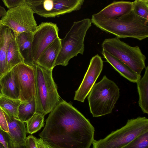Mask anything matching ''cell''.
<instances>
[{
    "instance_id": "10",
    "label": "cell",
    "mask_w": 148,
    "mask_h": 148,
    "mask_svg": "<svg viewBox=\"0 0 148 148\" xmlns=\"http://www.w3.org/2000/svg\"><path fill=\"white\" fill-rule=\"evenodd\" d=\"M18 89L22 102L31 101L35 97V79L33 66L24 63L17 65L11 70Z\"/></svg>"
},
{
    "instance_id": "15",
    "label": "cell",
    "mask_w": 148,
    "mask_h": 148,
    "mask_svg": "<svg viewBox=\"0 0 148 148\" xmlns=\"http://www.w3.org/2000/svg\"><path fill=\"white\" fill-rule=\"evenodd\" d=\"M4 113L8 124V133L12 143L17 145L25 144L27 132L25 123Z\"/></svg>"
},
{
    "instance_id": "14",
    "label": "cell",
    "mask_w": 148,
    "mask_h": 148,
    "mask_svg": "<svg viewBox=\"0 0 148 148\" xmlns=\"http://www.w3.org/2000/svg\"><path fill=\"white\" fill-rule=\"evenodd\" d=\"M61 39H55L43 51L36 64L47 69L53 70L61 49Z\"/></svg>"
},
{
    "instance_id": "35",
    "label": "cell",
    "mask_w": 148,
    "mask_h": 148,
    "mask_svg": "<svg viewBox=\"0 0 148 148\" xmlns=\"http://www.w3.org/2000/svg\"><path fill=\"white\" fill-rule=\"evenodd\" d=\"M0 148H5L3 145L1 143H0Z\"/></svg>"
},
{
    "instance_id": "24",
    "label": "cell",
    "mask_w": 148,
    "mask_h": 148,
    "mask_svg": "<svg viewBox=\"0 0 148 148\" xmlns=\"http://www.w3.org/2000/svg\"><path fill=\"white\" fill-rule=\"evenodd\" d=\"M44 116L36 112L26 122L27 132L30 134L34 133L44 126Z\"/></svg>"
},
{
    "instance_id": "9",
    "label": "cell",
    "mask_w": 148,
    "mask_h": 148,
    "mask_svg": "<svg viewBox=\"0 0 148 148\" xmlns=\"http://www.w3.org/2000/svg\"><path fill=\"white\" fill-rule=\"evenodd\" d=\"M34 13L54 18L80 10L84 0H25Z\"/></svg>"
},
{
    "instance_id": "37",
    "label": "cell",
    "mask_w": 148,
    "mask_h": 148,
    "mask_svg": "<svg viewBox=\"0 0 148 148\" xmlns=\"http://www.w3.org/2000/svg\"><path fill=\"white\" fill-rule=\"evenodd\" d=\"M1 86L0 82V95L1 94Z\"/></svg>"
},
{
    "instance_id": "30",
    "label": "cell",
    "mask_w": 148,
    "mask_h": 148,
    "mask_svg": "<svg viewBox=\"0 0 148 148\" xmlns=\"http://www.w3.org/2000/svg\"><path fill=\"white\" fill-rule=\"evenodd\" d=\"M36 138L32 135L26 137L25 145L26 148H37L36 144Z\"/></svg>"
},
{
    "instance_id": "23",
    "label": "cell",
    "mask_w": 148,
    "mask_h": 148,
    "mask_svg": "<svg viewBox=\"0 0 148 148\" xmlns=\"http://www.w3.org/2000/svg\"><path fill=\"white\" fill-rule=\"evenodd\" d=\"M36 112V104L35 97L30 101L21 102L18 110V119L21 121L26 123Z\"/></svg>"
},
{
    "instance_id": "32",
    "label": "cell",
    "mask_w": 148,
    "mask_h": 148,
    "mask_svg": "<svg viewBox=\"0 0 148 148\" xmlns=\"http://www.w3.org/2000/svg\"><path fill=\"white\" fill-rule=\"evenodd\" d=\"M7 13V11L4 8L0 5V17L3 16Z\"/></svg>"
},
{
    "instance_id": "6",
    "label": "cell",
    "mask_w": 148,
    "mask_h": 148,
    "mask_svg": "<svg viewBox=\"0 0 148 148\" xmlns=\"http://www.w3.org/2000/svg\"><path fill=\"white\" fill-rule=\"evenodd\" d=\"M148 131V119L139 116L128 119L121 128L105 138L94 140L92 148H122L141 134Z\"/></svg>"
},
{
    "instance_id": "27",
    "label": "cell",
    "mask_w": 148,
    "mask_h": 148,
    "mask_svg": "<svg viewBox=\"0 0 148 148\" xmlns=\"http://www.w3.org/2000/svg\"><path fill=\"white\" fill-rule=\"evenodd\" d=\"M0 143L5 148H11L12 141L8 133L2 130L0 127Z\"/></svg>"
},
{
    "instance_id": "13",
    "label": "cell",
    "mask_w": 148,
    "mask_h": 148,
    "mask_svg": "<svg viewBox=\"0 0 148 148\" xmlns=\"http://www.w3.org/2000/svg\"><path fill=\"white\" fill-rule=\"evenodd\" d=\"M132 2L114 1L98 12L93 14L91 19L96 20L114 19L126 14L132 11Z\"/></svg>"
},
{
    "instance_id": "4",
    "label": "cell",
    "mask_w": 148,
    "mask_h": 148,
    "mask_svg": "<svg viewBox=\"0 0 148 148\" xmlns=\"http://www.w3.org/2000/svg\"><path fill=\"white\" fill-rule=\"evenodd\" d=\"M120 95L119 87L104 75L95 84L88 95L90 111L93 116L98 117L111 113Z\"/></svg>"
},
{
    "instance_id": "7",
    "label": "cell",
    "mask_w": 148,
    "mask_h": 148,
    "mask_svg": "<svg viewBox=\"0 0 148 148\" xmlns=\"http://www.w3.org/2000/svg\"><path fill=\"white\" fill-rule=\"evenodd\" d=\"M104 50L128 66L138 75L141 76L146 67V57L139 47H132L116 37L105 39L102 44Z\"/></svg>"
},
{
    "instance_id": "2",
    "label": "cell",
    "mask_w": 148,
    "mask_h": 148,
    "mask_svg": "<svg viewBox=\"0 0 148 148\" xmlns=\"http://www.w3.org/2000/svg\"><path fill=\"white\" fill-rule=\"evenodd\" d=\"M91 20L102 31L119 38H130L142 40L148 37V20L137 15L132 10L115 19Z\"/></svg>"
},
{
    "instance_id": "8",
    "label": "cell",
    "mask_w": 148,
    "mask_h": 148,
    "mask_svg": "<svg viewBox=\"0 0 148 148\" xmlns=\"http://www.w3.org/2000/svg\"><path fill=\"white\" fill-rule=\"evenodd\" d=\"M33 11L25 1L20 6L8 10L0 19L1 24L9 28L15 38L20 34L34 32L37 26Z\"/></svg>"
},
{
    "instance_id": "31",
    "label": "cell",
    "mask_w": 148,
    "mask_h": 148,
    "mask_svg": "<svg viewBox=\"0 0 148 148\" xmlns=\"http://www.w3.org/2000/svg\"><path fill=\"white\" fill-rule=\"evenodd\" d=\"M36 144L37 148H52L45 143L40 138H36Z\"/></svg>"
},
{
    "instance_id": "33",
    "label": "cell",
    "mask_w": 148,
    "mask_h": 148,
    "mask_svg": "<svg viewBox=\"0 0 148 148\" xmlns=\"http://www.w3.org/2000/svg\"><path fill=\"white\" fill-rule=\"evenodd\" d=\"M11 148H26L25 145V144L20 145H16L14 143H13L12 142V146Z\"/></svg>"
},
{
    "instance_id": "1",
    "label": "cell",
    "mask_w": 148,
    "mask_h": 148,
    "mask_svg": "<svg viewBox=\"0 0 148 148\" xmlns=\"http://www.w3.org/2000/svg\"><path fill=\"white\" fill-rule=\"evenodd\" d=\"M46 122L39 136L52 148H90L94 140L93 126L65 101L50 113Z\"/></svg>"
},
{
    "instance_id": "21",
    "label": "cell",
    "mask_w": 148,
    "mask_h": 148,
    "mask_svg": "<svg viewBox=\"0 0 148 148\" xmlns=\"http://www.w3.org/2000/svg\"><path fill=\"white\" fill-rule=\"evenodd\" d=\"M7 60L10 70L17 65L24 63V58L20 53L15 37L12 39L9 44Z\"/></svg>"
},
{
    "instance_id": "3",
    "label": "cell",
    "mask_w": 148,
    "mask_h": 148,
    "mask_svg": "<svg viewBox=\"0 0 148 148\" xmlns=\"http://www.w3.org/2000/svg\"><path fill=\"white\" fill-rule=\"evenodd\" d=\"M33 66L35 75L36 112L45 116L59 103L60 97L53 78V70L37 64Z\"/></svg>"
},
{
    "instance_id": "26",
    "label": "cell",
    "mask_w": 148,
    "mask_h": 148,
    "mask_svg": "<svg viewBox=\"0 0 148 148\" xmlns=\"http://www.w3.org/2000/svg\"><path fill=\"white\" fill-rule=\"evenodd\" d=\"M122 148H148V131L138 136Z\"/></svg>"
},
{
    "instance_id": "28",
    "label": "cell",
    "mask_w": 148,
    "mask_h": 148,
    "mask_svg": "<svg viewBox=\"0 0 148 148\" xmlns=\"http://www.w3.org/2000/svg\"><path fill=\"white\" fill-rule=\"evenodd\" d=\"M25 0H3L4 5L8 10L16 8L23 3Z\"/></svg>"
},
{
    "instance_id": "18",
    "label": "cell",
    "mask_w": 148,
    "mask_h": 148,
    "mask_svg": "<svg viewBox=\"0 0 148 148\" xmlns=\"http://www.w3.org/2000/svg\"><path fill=\"white\" fill-rule=\"evenodd\" d=\"M15 38L20 53L24 58V63L33 66L34 65L32 54L33 32H23Z\"/></svg>"
},
{
    "instance_id": "17",
    "label": "cell",
    "mask_w": 148,
    "mask_h": 148,
    "mask_svg": "<svg viewBox=\"0 0 148 148\" xmlns=\"http://www.w3.org/2000/svg\"><path fill=\"white\" fill-rule=\"evenodd\" d=\"M2 40L0 47V78L10 71L7 60L8 46L14 37L13 32L9 28L3 25L1 27Z\"/></svg>"
},
{
    "instance_id": "16",
    "label": "cell",
    "mask_w": 148,
    "mask_h": 148,
    "mask_svg": "<svg viewBox=\"0 0 148 148\" xmlns=\"http://www.w3.org/2000/svg\"><path fill=\"white\" fill-rule=\"evenodd\" d=\"M102 53L107 61L129 81L136 83L141 78V76L138 75L128 66L105 50H103Z\"/></svg>"
},
{
    "instance_id": "19",
    "label": "cell",
    "mask_w": 148,
    "mask_h": 148,
    "mask_svg": "<svg viewBox=\"0 0 148 148\" xmlns=\"http://www.w3.org/2000/svg\"><path fill=\"white\" fill-rule=\"evenodd\" d=\"M1 94L11 98L19 99L18 89L11 70L0 78Z\"/></svg>"
},
{
    "instance_id": "5",
    "label": "cell",
    "mask_w": 148,
    "mask_h": 148,
    "mask_svg": "<svg viewBox=\"0 0 148 148\" xmlns=\"http://www.w3.org/2000/svg\"><path fill=\"white\" fill-rule=\"evenodd\" d=\"M91 19L86 18L74 22L64 37L61 39V49L54 66L67 65L69 61L84 51V40L91 26Z\"/></svg>"
},
{
    "instance_id": "20",
    "label": "cell",
    "mask_w": 148,
    "mask_h": 148,
    "mask_svg": "<svg viewBox=\"0 0 148 148\" xmlns=\"http://www.w3.org/2000/svg\"><path fill=\"white\" fill-rule=\"evenodd\" d=\"M143 77L137 83L138 104L144 113H148V66L145 68Z\"/></svg>"
},
{
    "instance_id": "12",
    "label": "cell",
    "mask_w": 148,
    "mask_h": 148,
    "mask_svg": "<svg viewBox=\"0 0 148 148\" xmlns=\"http://www.w3.org/2000/svg\"><path fill=\"white\" fill-rule=\"evenodd\" d=\"M103 67V61L98 54L92 58L82 81L75 92V100L84 102L100 75Z\"/></svg>"
},
{
    "instance_id": "22",
    "label": "cell",
    "mask_w": 148,
    "mask_h": 148,
    "mask_svg": "<svg viewBox=\"0 0 148 148\" xmlns=\"http://www.w3.org/2000/svg\"><path fill=\"white\" fill-rule=\"evenodd\" d=\"M19 99H14L0 95V108L9 116L18 119V110L21 103Z\"/></svg>"
},
{
    "instance_id": "11",
    "label": "cell",
    "mask_w": 148,
    "mask_h": 148,
    "mask_svg": "<svg viewBox=\"0 0 148 148\" xmlns=\"http://www.w3.org/2000/svg\"><path fill=\"white\" fill-rule=\"evenodd\" d=\"M59 31L57 24L51 22H42L37 26L33 32L32 54L34 65L44 50L59 37Z\"/></svg>"
},
{
    "instance_id": "29",
    "label": "cell",
    "mask_w": 148,
    "mask_h": 148,
    "mask_svg": "<svg viewBox=\"0 0 148 148\" xmlns=\"http://www.w3.org/2000/svg\"><path fill=\"white\" fill-rule=\"evenodd\" d=\"M0 127L3 131L8 133V123L3 111L0 108Z\"/></svg>"
},
{
    "instance_id": "25",
    "label": "cell",
    "mask_w": 148,
    "mask_h": 148,
    "mask_svg": "<svg viewBox=\"0 0 148 148\" xmlns=\"http://www.w3.org/2000/svg\"><path fill=\"white\" fill-rule=\"evenodd\" d=\"M132 2V10L137 15L148 20V0H136Z\"/></svg>"
},
{
    "instance_id": "36",
    "label": "cell",
    "mask_w": 148,
    "mask_h": 148,
    "mask_svg": "<svg viewBox=\"0 0 148 148\" xmlns=\"http://www.w3.org/2000/svg\"><path fill=\"white\" fill-rule=\"evenodd\" d=\"M3 25H2L1 23V20L0 19V29L1 28V27L3 26Z\"/></svg>"
},
{
    "instance_id": "34",
    "label": "cell",
    "mask_w": 148,
    "mask_h": 148,
    "mask_svg": "<svg viewBox=\"0 0 148 148\" xmlns=\"http://www.w3.org/2000/svg\"><path fill=\"white\" fill-rule=\"evenodd\" d=\"M1 40H2V30H1V28L0 29V47L1 46Z\"/></svg>"
}]
</instances>
